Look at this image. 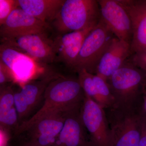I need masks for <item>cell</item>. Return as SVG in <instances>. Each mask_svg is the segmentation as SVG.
Listing matches in <instances>:
<instances>
[{
    "instance_id": "7a4b0ae2",
    "label": "cell",
    "mask_w": 146,
    "mask_h": 146,
    "mask_svg": "<svg viewBox=\"0 0 146 146\" xmlns=\"http://www.w3.org/2000/svg\"><path fill=\"white\" fill-rule=\"evenodd\" d=\"M100 19L98 1L64 0L52 23L62 34L96 27Z\"/></svg>"
},
{
    "instance_id": "8992f818",
    "label": "cell",
    "mask_w": 146,
    "mask_h": 146,
    "mask_svg": "<svg viewBox=\"0 0 146 146\" xmlns=\"http://www.w3.org/2000/svg\"><path fill=\"white\" fill-rule=\"evenodd\" d=\"M80 115L92 145L109 146V127L104 108L85 94Z\"/></svg>"
},
{
    "instance_id": "cb8c5ba5",
    "label": "cell",
    "mask_w": 146,
    "mask_h": 146,
    "mask_svg": "<svg viewBox=\"0 0 146 146\" xmlns=\"http://www.w3.org/2000/svg\"><path fill=\"white\" fill-rule=\"evenodd\" d=\"M11 135L7 131L0 129V146H9Z\"/></svg>"
},
{
    "instance_id": "277c9868",
    "label": "cell",
    "mask_w": 146,
    "mask_h": 146,
    "mask_svg": "<svg viewBox=\"0 0 146 146\" xmlns=\"http://www.w3.org/2000/svg\"><path fill=\"white\" fill-rule=\"evenodd\" d=\"M115 36L101 18L96 26L84 40L71 70L77 73L82 70H85L96 74L101 58Z\"/></svg>"
},
{
    "instance_id": "4fadbf2b",
    "label": "cell",
    "mask_w": 146,
    "mask_h": 146,
    "mask_svg": "<svg viewBox=\"0 0 146 146\" xmlns=\"http://www.w3.org/2000/svg\"><path fill=\"white\" fill-rule=\"evenodd\" d=\"M131 55V44L115 36L101 58L97 66L96 75L107 81Z\"/></svg>"
},
{
    "instance_id": "30bf717a",
    "label": "cell",
    "mask_w": 146,
    "mask_h": 146,
    "mask_svg": "<svg viewBox=\"0 0 146 146\" xmlns=\"http://www.w3.org/2000/svg\"><path fill=\"white\" fill-rule=\"evenodd\" d=\"M2 42L16 47L36 62L48 64L57 61L53 41L45 33L27 35Z\"/></svg>"
},
{
    "instance_id": "6da1fadb",
    "label": "cell",
    "mask_w": 146,
    "mask_h": 146,
    "mask_svg": "<svg viewBox=\"0 0 146 146\" xmlns=\"http://www.w3.org/2000/svg\"><path fill=\"white\" fill-rule=\"evenodd\" d=\"M84 94L78 78L59 76L51 82L45 91L44 104L37 112L18 127L14 136L18 137L35 123L53 112L80 109Z\"/></svg>"
},
{
    "instance_id": "d6986e66",
    "label": "cell",
    "mask_w": 146,
    "mask_h": 146,
    "mask_svg": "<svg viewBox=\"0 0 146 146\" xmlns=\"http://www.w3.org/2000/svg\"><path fill=\"white\" fill-rule=\"evenodd\" d=\"M14 92L9 85L1 86L0 90V118L11 112L15 107Z\"/></svg>"
},
{
    "instance_id": "ffe728a7",
    "label": "cell",
    "mask_w": 146,
    "mask_h": 146,
    "mask_svg": "<svg viewBox=\"0 0 146 146\" xmlns=\"http://www.w3.org/2000/svg\"><path fill=\"white\" fill-rule=\"evenodd\" d=\"M77 73L84 94L99 104L98 97L93 78L94 74L85 70H82Z\"/></svg>"
},
{
    "instance_id": "ac0fdd59",
    "label": "cell",
    "mask_w": 146,
    "mask_h": 146,
    "mask_svg": "<svg viewBox=\"0 0 146 146\" xmlns=\"http://www.w3.org/2000/svg\"><path fill=\"white\" fill-rule=\"evenodd\" d=\"M93 78L98 97L99 104L104 108H114L115 99L107 81L96 74L93 75Z\"/></svg>"
},
{
    "instance_id": "484cf974",
    "label": "cell",
    "mask_w": 146,
    "mask_h": 146,
    "mask_svg": "<svg viewBox=\"0 0 146 146\" xmlns=\"http://www.w3.org/2000/svg\"><path fill=\"white\" fill-rule=\"evenodd\" d=\"M16 146H36L34 145H33L31 143H30L29 142L25 141L23 139L20 138V141L16 145Z\"/></svg>"
},
{
    "instance_id": "9c48e42d",
    "label": "cell",
    "mask_w": 146,
    "mask_h": 146,
    "mask_svg": "<svg viewBox=\"0 0 146 146\" xmlns=\"http://www.w3.org/2000/svg\"><path fill=\"white\" fill-rule=\"evenodd\" d=\"M101 18L116 37L131 44L133 30L129 14L119 0H98Z\"/></svg>"
},
{
    "instance_id": "7402d4cb",
    "label": "cell",
    "mask_w": 146,
    "mask_h": 146,
    "mask_svg": "<svg viewBox=\"0 0 146 146\" xmlns=\"http://www.w3.org/2000/svg\"><path fill=\"white\" fill-rule=\"evenodd\" d=\"M15 78L11 70L2 61H0V84L6 85L9 82H15Z\"/></svg>"
},
{
    "instance_id": "7c38bea8",
    "label": "cell",
    "mask_w": 146,
    "mask_h": 146,
    "mask_svg": "<svg viewBox=\"0 0 146 146\" xmlns=\"http://www.w3.org/2000/svg\"><path fill=\"white\" fill-rule=\"evenodd\" d=\"M0 57V61L10 69L17 82H28L38 68L36 60L6 42L1 44Z\"/></svg>"
},
{
    "instance_id": "4316f807",
    "label": "cell",
    "mask_w": 146,
    "mask_h": 146,
    "mask_svg": "<svg viewBox=\"0 0 146 146\" xmlns=\"http://www.w3.org/2000/svg\"><path fill=\"white\" fill-rule=\"evenodd\" d=\"M144 109L146 114V94L145 96V100H144Z\"/></svg>"
},
{
    "instance_id": "8fae6325",
    "label": "cell",
    "mask_w": 146,
    "mask_h": 146,
    "mask_svg": "<svg viewBox=\"0 0 146 146\" xmlns=\"http://www.w3.org/2000/svg\"><path fill=\"white\" fill-rule=\"evenodd\" d=\"M48 25L18 7L1 25V37L2 41H6L27 35L44 33L48 27Z\"/></svg>"
},
{
    "instance_id": "603a6c76",
    "label": "cell",
    "mask_w": 146,
    "mask_h": 146,
    "mask_svg": "<svg viewBox=\"0 0 146 146\" xmlns=\"http://www.w3.org/2000/svg\"><path fill=\"white\" fill-rule=\"evenodd\" d=\"M129 59L141 69L146 76V51L131 55Z\"/></svg>"
},
{
    "instance_id": "ba28073f",
    "label": "cell",
    "mask_w": 146,
    "mask_h": 146,
    "mask_svg": "<svg viewBox=\"0 0 146 146\" xmlns=\"http://www.w3.org/2000/svg\"><path fill=\"white\" fill-rule=\"evenodd\" d=\"M59 76L51 73L39 80H32L25 83L21 90L14 92L19 126L28 120L31 112L42 98H44L45 91L50 82Z\"/></svg>"
},
{
    "instance_id": "5b68a950",
    "label": "cell",
    "mask_w": 146,
    "mask_h": 146,
    "mask_svg": "<svg viewBox=\"0 0 146 146\" xmlns=\"http://www.w3.org/2000/svg\"><path fill=\"white\" fill-rule=\"evenodd\" d=\"M74 111L60 110L50 113L35 123L17 138L36 146H53L68 115Z\"/></svg>"
},
{
    "instance_id": "52a82bcc",
    "label": "cell",
    "mask_w": 146,
    "mask_h": 146,
    "mask_svg": "<svg viewBox=\"0 0 146 146\" xmlns=\"http://www.w3.org/2000/svg\"><path fill=\"white\" fill-rule=\"evenodd\" d=\"M118 108L109 127L108 146H139L142 121L130 108Z\"/></svg>"
},
{
    "instance_id": "3957f363",
    "label": "cell",
    "mask_w": 146,
    "mask_h": 146,
    "mask_svg": "<svg viewBox=\"0 0 146 146\" xmlns=\"http://www.w3.org/2000/svg\"><path fill=\"white\" fill-rule=\"evenodd\" d=\"M146 81L145 73L129 59L127 60L107 81L115 99L113 108H130Z\"/></svg>"
},
{
    "instance_id": "2e32d148",
    "label": "cell",
    "mask_w": 146,
    "mask_h": 146,
    "mask_svg": "<svg viewBox=\"0 0 146 146\" xmlns=\"http://www.w3.org/2000/svg\"><path fill=\"white\" fill-rule=\"evenodd\" d=\"M80 109L70 112L53 146H93L80 115Z\"/></svg>"
},
{
    "instance_id": "9a60e30c",
    "label": "cell",
    "mask_w": 146,
    "mask_h": 146,
    "mask_svg": "<svg viewBox=\"0 0 146 146\" xmlns=\"http://www.w3.org/2000/svg\"><path fill=\"white\" fill-rule=\"evenodd\" d=\"M95 27L58 34L53 40L57 61L63 62L71 70L75 63L84 40Z\"/></svg>"
},
{
    "instance_id": "44dd1931",
    "label": "cell",
    "mask_w": 146,
    "mask_h": 146,
    "mask_svg": "<svg viewBox=\"0 0 146 146\" xmlns=\"http://www.w3.org/2000/svg\"><path fill=\"white\" fill-rule=\"evenodd\" d=\"M18 7L17 0H0V26L14 9Z\"/></svg>"
},
{
    "instance_id": "e0dca14e",
    "label": "cell",
    "mask_w": 146,
    "mask_h": 146,
    "mask_svg": "<svg viewBox=\"0 0 146 146\" xmlns=\"http://www.w3.org/2000/svg\"><path fill=\"white\" fill-rule=\"evenodd\" d=\"M64 0H17L18 7L44 23L52 22Z\"/></svg>"
},
{
    "instance_id": "5bb4252c",
    "label": "cell",
    "mask_w": 146,
    "mask_h": 146,
    "mask_svg": "<svg viewBox=\"0 0 146 146\" xmlns=\"http://www.w3.org/2000/svg\"><path fill=\"white\" fill-rule=\"evenodd\" d=\"M132 22L131 55L146 51V0H119Z\"/></svg>"
},
{
    "instance_id": "d4e9b609",
    "label": "cell",
    "mask_w": 146,
    "mask_h": 146,
    "mask_svg": "<svg viewBox=\"0 0 146 146\" xmlns=\"http://www.w3.org/2000/svg\"><path fill=\"white\" fill-rule=\"evenodd\" d=\"M139 146H146V123L142 121V127Z\"/></svg>"
}]
</instances>
